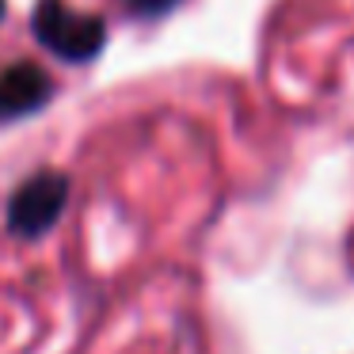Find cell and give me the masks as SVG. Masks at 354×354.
I'll use <instances>...</instances> for the list:
<instances>
[{"mask_svg":"<svg viewBox=\"0 0 354 354\" xmlns=\"http://www.w3.org/2000/svg\"><path fill=\"white\" fill-rule=\"evenodd\" d=\"M0 19H4V0H0Z\"/></svg>","mask_w":354,"mask_h":354,"instance_id":"5","label":"cell"},{"mask_svg":"<svg viewBox=\"0 0 354 354\" xmlns=\"http://www.w3.org/2000/svg\"><path fill=\"white\" fill-rule=\"evenodd\" d=\"M69 202V179L62 171L31 176L8 202V229L16 236H42Z\"/></svg>","mask_w":354,"mask_h":354,"instance_id":"2","label":"cell"},{"mask_svg":"<svg viewBox=\"0 0 354 354\" xmlns=\"http://www.w3.org/2000/svg\"><path fill=\"white\" fill-rule=\"evenodd\" d=\"M31 31L62 62H92L103 50V42H107V27H103L100 16L73 12L62 0H39L35 4Z\"/></svg>","mask_w":354,"mask_h":354,"instance_id":"1","label":"cell"},{"mask_svg":"<svg viewBox=\"0 0 354 354\" xmlns=\"http://www.w3.org/2000/svg\"><path fill=\"white\" fill-rule=\"evenodd\" d=\"M54 84L39 65H12L0 73V122L24 118L50 100Z\"/></svg>","mask_w":354,"mask_h":354,"instance_id":"3","label":"cell"},{"mask_svg":"<svg viewBox=\"0 0 354 354\" xmlns=\"http://www.w3.org/2000/svg\"><path fill=\"white\" fill-rule=\"evenodd\" d=\"M176 4L179 0H130V12H138V16H164Z\"/></svg>","mask_w":354,"mask_h":354,"instance_id":"4","label":"cell"}]
</instances>
